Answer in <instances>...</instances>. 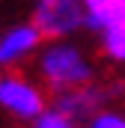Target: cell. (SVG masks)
Segmentation results:
<instances>
[{"label":"cell","instance_id":"1","mask_svg":"<svg viewBox=\"0 0 125 128\" xmlns=\"http://www.w3.org/2000/svg\"><path fill=\"white\" fill-rule=\"evenodd\" d=\"M33 74L39 78V84L51 96H60V92L78 90V86L95 80L98 78V63L90 54V48L84 42H78V36H72V39H45L39 54L33 57Z\"/></svg>","mask_w":125,"mask_h":128},{"label":"cell","instance_id":"2","mask_svg":"<svg viewBox=\"0 0 125 128\" xmlns=\"http://www.w3.org/2000/svg\"><path fill=\"white\" fill-rule=\"evenodd\" d=\"M51 92L39 84L36 74H24L21 68L0 72V116L18 125H33L36 116L48 107Z\"/></svg>","mask_w":125,"mask_h":128},{"label":"cell","instance_id":"3","mask_svg":"<svg viewBox=\"0 0 125 128\" xmlns=\"http://www.w3.org/2000/svg\"><path fill=\"white\" fill-rule=\"evenodd\" d=\"M30 21L45 39H72L86 33V3L84 0H33Z\"/></svg>","mask_w":125,"mask_h":128},{"label":"cell","instance_id":"4","mask_svg":"<svg viewBox=\"0 0 125 128\" xmlns=\"http://www.w3.org/2000/svg\"><path fill=\"white\" fill-rule=\"evenodd\" d=\"M122 96H125V84L122 80H101V78H95V80L78 86V90L51 96V101L60 107L74 125H86V119L92 116L95 110H101L110 101H119Z\"/></svg>","mask_w":125,"mask_h":128},{"label":"cell","instance_id":"5","mask_svg":"<svg viewBox=\"0 0 125 128\" xmlns=\"http://www.w3.org/2000/svg\"><path fill=\"white\" fill-rule=\"evenodd\" d=\"M45 36L30 18L12 21L0 30V72L6 68H24L33 63V57L39 54Z\"/></svg>","mask_w":125,"mask_h":128},{"label":"cell","instance_id":"6","mask_svg":"<svg viewBox=\"0 0 125 128\" xmlns=\"http://www.w3.org/2000/svg\"><path fill=\"white\" fill-rule=\"evenodd\" d=\"M92 36H95V45H98L101 60H107L116 68H125V21L107 24V27H101Z\"/></svg>","mask_w":125,"mask_h":128},{"label":"cell","instance_id":"7","mask_svg":"<svg viewBox=\"0 0 125 128\" xmlns=\"http://www.w3.org/2000/svg\"><path fill=\"white\" fill-rule=\"evenodd\" d=\"M86 3V33H98L107 24L125 21V0H84Z\"/></svg>","mask_w":125,"mask_h":128},{"label":"cell","instance_id":"8","mask_svg":"<svg viewBox=\"0 0 125 128\" xmlns=\"http://www.w3.org/2000/svg\"><path fill=\"white\" fill-rule=\"evenodd\" d=\"M86 125L90 128H125V107H119L116 101H110L101 110H95L86 119Z\"/></svg>","mask_w":125,"mask_h":128},{"label":"cell","instance_id":"9","mask_svg":"<svg viewBox=\"0 0 125 128\" xmlns=\"http://www.w3.org/2000/svg\"><path fill=\"white\" fill-rule=\"evenodd\" d=\"M33 128H74V122H72V119L62 113L54 101H48V107H45V110L36 116Z\"/></svg>","mask_w":125,"mask_h":128}]
</instances>
